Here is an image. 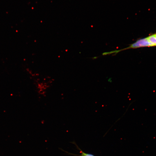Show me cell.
<instances>
[{"instance_id": "cell-1", "label": "cell", "mask_w": 156, "mask_h": 156, "mask_svg": "<svg viewBox=\"0 0 156 156\" xmlns=\"http://www.w3.org/2000/svg\"><path fill=\"white\" fill-rule=\"evenodd\" d=\"M147 38L149 42L154 46H156V34L151 35Z\"/></svg>"}, {"instance_id": "cell-2", "label": "cell", "mask_w": 156, "mask_h": 156, "mask_svg": "<svg viewBox=\"0 0 156 156\" xmlns=\"http://www.w3.org/2000/svg\"><path fill=\"white\" fill-rule=\"evenodd\" d=\"M78 148L80 151V155H79V156H94V155L88 153H87L83 152L82 151H81L80 149L78 147Z\"/></svg>"}]
</instances>
